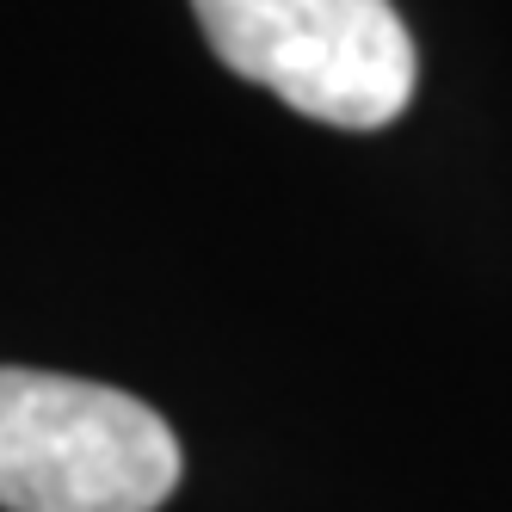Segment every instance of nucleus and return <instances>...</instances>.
<instances>
[{
  "mask_svg": "<svg viewBox=\"0 0 512 512\" xmlns=\"http://www.w3.org/2000/svg\"><path fill=\"white\" fill-rule=\"evenodd\" d=\"M210 50L241 81L334 130L408 112L420 56L389 0H192Z\"/></svg>",
  "mask_w": 512,
  "mask_h": 512,
  "instance_id": "f03ea898",
  "label": "nucleus"
},
{
  "mask_svg": "<svg viewBox=\"0 0 512 512\" xmlns=\"http://www.w3.org/2000/svg\"><path fill=\"white\" fill-rule=\"evenodd\" d=\"M173 426L124 389L0 364V506L155 512L179 488Z\"/></svg>",
  "mask_w": 512,
  "mask_h": 512,
  "instance_id": "f257e3e1",
  "label": "nucleus"
}]
</instances>
